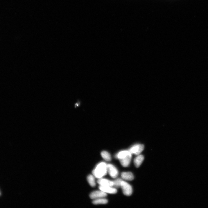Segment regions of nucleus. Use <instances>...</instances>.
<instances>
[{
  "label": "nucleus",
  "instance_id": "4",
  "mask_svg": "<svg viewBox=\"0 0 208 208\" xmlns=\"http://www.w3.org/2000/svg\"><path fill=\"white\" fill-rule=\"evenodd\" d=\"M144 149V146L143 144H137L132 147L129 151L132 154L138 155L143 151Z\"/></svg>",
  "mask_w": 208,
  "mask_h": 208
},
{
  "label": "nucleus",
  "instance_id": "13",
  "mask_svg": "<svg viewBox=\"0 0 208 208\" xmlns=\"http://www.w3.org/2000/svg\"><path fill=\"white\" fill-rule=\"evenodd\" d=\"M87 180L90 185L91 187H94L96 186V183L93 176L91 175H88L87 178Z\"/></svg>",
  "mask_w": 208,
  "mask_h": 208
},
{
  "label": "nucleus",
  "instance_id": "1",
  "mask_svg": "<svg viewBox=\"0 0 208 208\" xmlns=\"http://www.w3.org/2000/svg\"><path fill=\"white\" fill-rule=\"evenodd\" d=\"M132 154L129 151H120L115 155L118 159L121 164L124 167H127L129 165L132 159Z\"/></svg>",
  "mask_w": 208,
  "mask_h": 208
},
{
  "label": "nucleus",
  "instance_id": "8",
  "mask_svg": "<svg viewBox=\"0 0 208 208\" xmlns=\"http://www.w3.org/2000/svg\"><path fill=\"white\" fill-rule=\"evenodd\" d=\"M111 187L100 186L99 187V188L101 191H102L105 193L112 194L116 193L117 192V190L116 189Z\"/></svg>",
  "mask_w": 208,
  "mask_h": 208
},
{
  "label": "nucleus",
  "instance_id": "15",
  "mask_svg": "<svg viewBox=\"0 0 208 208\" xmlns=\"http://www.w3.org/2000/svg\"><path fill=\"white\" fill-rule=\"evenodd\" d=\"M1 195V193H0V195Z\"/></svg>",
  "mask_w": 208,
  "mask_h": 208
},
{
  "label": "nucleus",
  "instance_id": "3",
  "mask_svg": "<svg viewBox=\"0 0 208 208\" xmlns=\"http://www.w3.org/2000/svg\"><path fill=\"white\" fill-rule=\"evenodd\" d=\"M121 186L125 195L130 196L132 195L133 191L132 188L128 183L122 181L121 183Z\"/></svg>",
  "mask_w": 208,
  "mask_h": 208
},
{
  "label": "nucleus",
  "instance_id": "12",
  "mask_svg": "<svg viewBox=\"0 0 208 208\" xmlns=\"http://www.w3.org/2000/svg\"><path fill=\"white\" fill-rule=\"evenodd\" d=\"M101 155L103 159L106 161H110L111 160V158L109 153L107 151H103L102 152Z\"/></svg>",
  "mask_w": 208,
  "mask_h": 208
},
{
  "label": "nucleus",
  "instance_id": "6",
  "mask_svg": "<svg viewBox=\"0 0 208 208\" xmlns=\"http://www.w3.org/2000/svg\"><path fill=\"white\" fill-rule=\"evenodd\" d=\"M107 194L102 191H95L90 194V197L92 199H98L106 197Z\"/></svg>",
  "mask_w": 208,
  "mask_h": 208
},
{
  "label": "nucleus",
  "instance_id": "5",
  "mask_svg": "<svg viewBox=\"0 0 208 208\" xmlns=\"http://www.w3.org/2000/svg\"><path fill=\"white\" fill-rule=\"evenodd\" d=\"M107 171L111 177L113 178H116L118 174V171L117 169L114 165L111 164L107 165Z\"/></svg>",
  "mask_w": 208,
  "mask_h": 208
},
{
  "label": "nucleus",
  "instance_id": "14",
  "mask_svg": "<svg viewBox=\"0 0 208 208\" xmlns=\"http://www.w3.org/2000/svg\"><path fill=\"white\" fill-rule=\"evenodd\" d=\"M122 181V180L120 179H118L115 180L114 182H113L114 183L113 186L116 187L121 186V183Z\"/></svg>",
  "mask_w": 208,
  "mask_h": 208
},
{
  "label": "nucleus",
  "instance_id": "2",
  "mask_svg": "<svg viewBox=\"0 0 208 208\" xmlns=\"http://www.w3.org/2000/svg\"><path fill=\"white\" fill-rule=\"evenodd\" d=\"M107 164L102 162L97 165L92 172L95 177L100 178L107 174Z\"/></svg>",
  "mask_w": 208,
  "mask_h": 208
},
{
  "label": "nucleus",
  "instance_id": "9",
  "mask_svg": "<svg viewBox=\"0 0 208 208\" xmlns=\"http://www.w3.org/2000/svg\"><path fill=\"white\" fill-rule=\"evenodd\" d=\"M121 176L123 179L127 180L132 181L134 179V175L131 172H124L122 173Z\"/></svg>",
  "mask_w": 208,
  "mask_h": 208
},
{
  "label": "nucleus",
  "instance_id": "11",
  "mask_svg": "<svg viewBox=\"0 0 208 208\" xmlns=\"http://www.w3.org/2000/svg\"><path fill=\"white\" fill-rule=\"evenodd\" d=\"M108 202L107 199L103 198H99L94 200L92 203L95 205H98L100 204H106Z\"/></svg>",
  "mask_w": 208,
  "mask_h": 208
},
{
  "label": "nucleus",
  "instance_id": "10",
  "mask_svg": "<svg viewBox=\"0 0 208 208\" xmlns=\"http://www.w3.org/2000/svg\"><path fill=\"white\" fill-rule=\"evenodd\" d=\"M134 160V163L136 167H138L141 165L144 160V157L142 155H138Z\"/></svg>",
  "mask_w": 208,
  "mask_h": 208
},
{
  "label": "nucleus",
  "instance_id": "7",
  "mask_svg": "<svg viewBox=\"0 0 208 208\" xmlns=\"http://www.w3.org/2000/svg\"><path fill=\"white\" fill-rule=\"evenodd\" d=\"M97 182L100 186H113V182L106 179L99 178Z\"/></svg>",
  "mask_w": 208,
  "mask_h": 208
}]
</instances>
